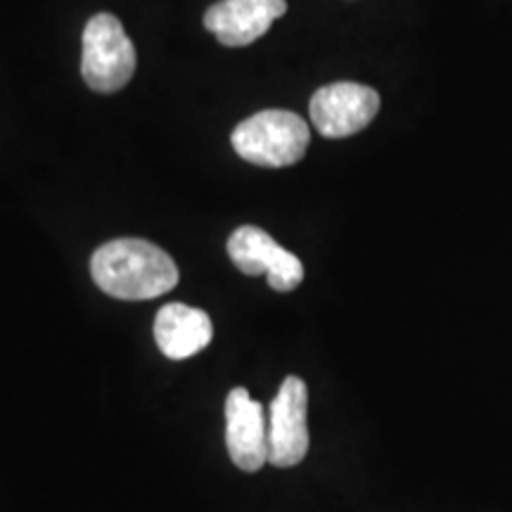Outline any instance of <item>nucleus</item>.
<instances>
[{
    "label": "nucleus",
    "instance_id": "obj_9",
    "mask_svg": "<svg viewBox=\"0 0 512 512\" xmlns=\"http://www.w3.org/2000/svg\"><path fill=\"white\" fill-rule=\"evenodd\" d=\"M214 325L202 309L188 304H166L157 311L155 339L157 347L171 361H183L209 347Z\"/></svg>",
    "mask_w": 512,
    "mask_h": 512
},
{
    "label": "nucleus",
    "instance_id": "obj_3",
    "mask_svg": "<svg viewBox=\"0 0 512 512\" xmlns=\"http://www.w3.org/2000/svg\"><path fill=\"white\" fill-rule=\"evenodd\" d=\"M136 72V48L110 12L91 17L83 29L81 76L95 93H117Z\"/></svg>",
    "mask_w": 512,
    "mask_h": 512
},
{
    "label": "nucleus",
    "instance_id": "obj_4",
    "mask_svg": "<svg viewBox=\"0 0 512 512\" xmlns=\"http://www.w3.org/2000/svg\"><path fill=\"white\" fill-rule=\"evenodd\" d=\"M309 112L320 136L349 138L373 124L380 112V95L363 83H330L313 93Z\"/></svg>",
    "mask_w": 512,
    "mask_h": 512
},
{
    "label": "nucleus",
    "instance_id": "obj_1",
    "mask_svg": "<svg viewBox=\"0 0 512 512\" xmlns=\"http://www.w3.org/2000/svg\"><path fill=\"white\" fill-rule=\"evenodd\" d=\"M95 285L114 299L145 302L178 285V266L162 247L147 240L121 238L95 249L91 259Z\"/></svg>",
    "mask_w": 512,
    "mask_h": 512
},
{
    "label": "nucleus",
    "instance_id": "obj_5",
    "mask_svg": "<svg viewBox=\"0 0 512 512\" xmlns=\"http://www.w3.org/2000/svg\"><path fill=\"white\" fill-rule=\"evenodd\" d=\"M309 389L302 377L290 375L275 394L268 418V463L299 465L309 453Z\"/></svg>",
    "mask_w": 512,
    "mask_h": 512
},
{
    "label": "nucleus",
    "instance_id": "obj_6",
    "mask_svg": "<svg viewBox=\"0 0 512 512\" xmlns=\"http://www.w3.org/2000/svg\"><path fill=\"white\" fill-rule=\"evenodd\" d=\"M228 256L245 275H268L275 292H292L302 285L304 266L299 256L280 247L266 230L240 226L228 238Z\"/></svg>",
    "mask_w": 512,
    "mask_h": 512
},
{
    "label": "nucleus",
    "instance_id": "obj_8",
    "mask_svg": "<svg viewBox=\"0 0 512 512\" xmlns=\"http://www.w3.org/2000/svg\"><path fill=\"white\" fill-rule=\"evenodd\" d=\"M287 12L285 0H221L204 15V27L228 48L259 41Z\"/></svg>",
    "mask_w": 512,
    "mask_h": 512
},
{
    "label": "nucleus",
    "instance_id": "obj_2",
    "mask_svg": "<svg viewBox=\"0 0 512 512\" xmlns=\"http://www.w3.org/2000/svg\"><path fill=\"white\" fill-rule=\"evenodd\" d=\"M309 124L287 110H264L235 126L230 143L249 164L285 169L302 162L309 147Z\"/></svg>",
    "mask_w": 512,
    "mask_h": 512
},
{
    "label": "nucleus",
    "instance_id": "obj_7",
    "mask_svg": "<svg viewBox=\"0 0 512 512\" xmlns=\"http://www.w3.org/2000/svg\"><path fill=\"white\" fill-rule=\"evenodd\" d=\"M226 446L242 472H259L268 463V422L264 406L247 389H233L226 399Z\"/></svg>",
    "mask_w": 512,
    "mask_h": 512
}]
</instances>
